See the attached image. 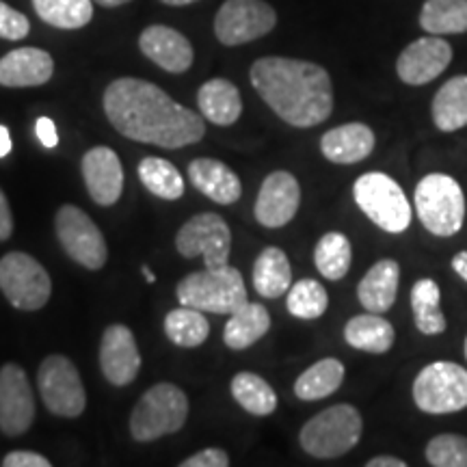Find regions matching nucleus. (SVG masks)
<instances>
[{
    "mask_svg": "<svg viewBox=\"0 0 467 467\" xmlns=\"http://www.w3.org/2000/svg\"><path fill=\"white\" fill-rule=\"evenodd\" d=\"M0 290L14 307L35 312L50 301L52 282L48 271L33 255L11 251L0 260Z\"/></svg>",
    "mask_w": 467,
    "mask_h": 467,
    "instance_id": "obj_8",
    "label": "nucleus"
},
{
    "mask_svg": "<svg viewBox=\"0 0 467 467\" xmlns=\"http://www.w3.org/2000/svg\"><path fill=\"white\" fill-rule=\"evenodd\" d=\"M100 366L107 381L117 388L130 385L137 379L141 370V353L126 325L107 327L100 344Z\"/></svg>",
    "mask_w": 467,
    "mask_h": 467,
    "instance_id": "obj_17",
    "label": "nucleus"
},
{
    "mask_svg": "<svg viewBox=\"0 0 467 467\" xmlns=\"http://www.w3.org/2000/svg\"><path fill=\"white\" fill-rule=\"evenodd\" d=\"M426 461L435 467H467V437L437 435L426 446Z\"/></svg>",
    "mask_w": 467,
    "mask_h": 467,
    "instance_id": "obj_38",
    "label": "nucleus"
},
{
    "mask_svg": "<svg viewBox=\"0 0 467 467\" xmlns=\"http://www.w3.org/2000/svg\"><path fill=\"white\" fill-rule=\"evenodd\" d=\"M165 334L178 347L195 348L208 340L210 323L202 309L182 306L165 317Z\"/></svg>",
    "mask_w": 467,
    "mask_h": 467,
    "instance_id": "obj_32",
    "label": "nucleus"
},
{
    "mask_svg": "<svg viewBox=\"0 0 467 467\" xmlns=\"http://www.w3.org/2000/svg\"><path fill=\"white\" fill-rule=\"evenodd\" d=\"M251 85L279 119L295 128L323 124L334 110L331 76L317 63L262 57L251 66Z\"/></svg>",
    "mask_w": 467,
    "mask_h": 467,
    "instance_id": "obj_2",
    "label": "nucleus"
},
{
    "mask_svg": "<svg viewBox=\"0 0 467 467\" xmlns=\"http://www.w3.org/2000/svg\"><path fill=\"white\" fill-rule=\"evenodd\" d=\"M14 232V217H11V208L3 189H0V243L7 241Z\"/></svg>",
    "mask_w": 467,
    "mask_h": 467,
    "instance_id": "obj_43",
    "label": "nucleus"
},
{
    "mask_svg": "<svg viewBox=\"0 0 467 467\" xmlns=\"http://www.w3.org/2000/svg\"><path fill=\"white\" fill-rule=\"evenodd\" d=\"M139 180L151 195L161 197V200L173 202L184 195V178L175 165L165 159H159V156H148V159L141 161Z\"/></svg>",
    "mask_w": 467,
    "mask_h": 467,
    "instance_id": "obj_35",
    "label": "nucleus"
},
{
    "mask_svg": "<svg viewBox=\"0 0 467 467\" xmlns=\"http://www.w3.org/2000/svg\"><path fill=\"white\" fill-rule=\"evenodd\" d=\"M350 260H353L350 241L340 232L325 234L314 249V262H317L318 273L329 282H337L347 275Z\"/></svg>",
    "mask_w": 467,
    "mask_h": 467,
    "instance_id": "obj_36",
    "label": "nucleus"
},
{
    "mask_svg": "<svg viewBox=\"0 0 467 467\" xmlns=\"http://www.w3.org/2000/svg\"><path fill=\"white\" fill-rule=\"evenodd\" d=\"M35 132H37V139L39 143L44 145V148H57L58 145V132H57V126L55 121L50 119V117H39L37 121H35Z\"/></svg>",
    "mask_w": 467,
    "mask_h": 467,
    "instance_id": "obj_42",
    "label": "nucleus"
},
{
    "mask_svg": "<svg viewBox=\"0 0 467 467\" xmlns=\"http://www.w3.org/2000/svg\"><path fill=\"white\" fill-rule=\"evenodd\" d=\"M452 268L461 279H465V282H467V251H461V254L454 255Z\"/></svg>",
    "mask_w": 467,
    "mask_h": 467,
    "instance_id": "obj_45",
    "label": "nucleus"
},
{
    "mask_svg": "<svg viewBox=\"0 0 467 467\" xmlns=\"http://www.w3.org/2000/svg\"><path fill=\"white\" fill-rule=\"evenodd\" d=\"M441 290L433 279H418L411 288V309L416 327L424 336H440L446 331V317L441 312Z\"/></svg>",
    "mask_w": 467,
    "mask_h": 467,
    "instance_id": "obj_29",
    "label": "nucleus"
},
{
    "mask_svg": "<svg viewBox=\"0 0 467 467\" xmlns=\"http://www.w3.org/2000/svg\"><path fill=\"white\" fill-rule=\"evenodd\" d=\"M189 418V399L173 383H156L141 396L130 416L134 441H156L178 433Z\"/></svg>",
    "mask_w": 467,
    "mask_h": 467,
    "instance_id": "obj_3",
    "label": "nucleus"
},
{
    "mask_svg": "<svg viewBox=\"0 0 467 467\" xmlns=\"http://www.w3.org/2000/svg\"><path fill=\"white\" fill-rule=\"evenodd\" d=\"M232 396L244 411L254 416H271L277 409L275 389L254 372H238L232 379Z\"/></svg>",
    "mask_w": 467,
    "mask_h": 467,
    "instance_id": "obj_33",
    "label": "nucleus"
},
{
    "mask_svg": "<svg viewBox=\"0 0 467 467\" xmlns=\"http://www.w3.org/2000/svg\"><path fill=\"white\" fill-rule=\"evenodd\" d=\"M143 275H145V279H148L150 284H154V282H156V275H154V273L150 271V266H143Z\"/></svg>",
    "mask_w": 467,
    "mask_h": 467,
    "instance_id": "obj_49",
    "label": "nucleus"
},
{
    "mask_svg": "<svg viewBox=\"0 0 467 467\" xmlns=\"http://www.w3.org/2000/svg\"><path fill=\"white\" fill-rule=\"evenodd\" d=\"M57 236L61 247L76 265L98 271L107 265L109 247L102 232L93 223L91 217L78 206H61L57 213Z\"/></svg>",
    "mask_w": 467,
    "mask_h": 467,
    "instance_id": "obj_11",
    "label": "nucleus"
},
{
    "mask_svg": "<svg viewBox=\"0 0 467 467\" xmlns=\"http://www.w3.org/2000/svg\"><path fill=\"white\" fill-rule=\"evenodd\" d=\"M139 48L151 63L169 74L189 72L195 61V50L182 33L171 26L151 25L139 37Z\"/></svg>",
    "mask_w": 467,
    "mask_h": 467,
    "instance_id": "obj_19",
    "label": "nucleus"
},
{
    "mask_svg": "<svg viewBox=\"0 0 467 467\" xmlns=\"http://www.w3.org/2000/svg\"><path fill=\"white\" fill-rule=\"evenodd\" d=\"M285 307L295 318L317 320L329 307V295L317 279H301V282L290 285Z\"/></svg>",
    "mask_w": 467,
    "mask_h": 467,
    "instance_id": "obj_37",
    "label": "nucleus"
},
{
    "mask_svg": "<svg viewBox=\"0 0 467 467\" xmlns=\"http://www.w3.org/2000/svg\"><path fill=\"white\" fill-rule=\"evenodd\" d=\"M254 285L265 299H277L285 295L292 285V268L288 255L279 247H266L254 262Z\"/></svg>",
    "mask_w": 467,
    "mask_h": 467,
    "instance_id": "obj_26",
    "label": "nucleus"
},
{
    "mask_svg": "<svg viewBox=\"0 0 467 467\" xmlns=\"http://www.w3.org/2000/svg\"><path fill=\"white\" fill-rule=\"evenodd\" d=\"M175 292L182 306L210 314H234L249 303L243 275L230 265L191 273L178 284Z\"/></svg>",
    "mask_w": 467,
    "mask_h": 467,
    "instance_id": "obj_4",
    "label": "nucleus"
},
{
    "mask_svg": "<svg viewBox=\"0 0 467 467\" xmlns=\"http://www.w3.org/2000/svg\"><path fill=\"white\" fill-rule=\"evenodd\" d=\"M413 400L424 413H454L467 407V370L454 361H433L413 381Z\"/></svg>",
    "mask_w": 467,
    "mask_h": 467,
    "instance_id": "obj_9",
    "label": "nucleus"
},
{
    "mask_svg": "<svg viewBox=\"0 0 467 467\" xmlns=\"http://www.w3.org/2000/svg\"><path fill=\"white\" fill-rule=\"evenodd\" d=\"M359 411L353 405H334L314 416L301 429L303 451L317 459H336L353 451L361 440Z\"/></svg>",
    "mask_w": 467,
    "mask_h": 467,
    "instance_id": "obj_6",
    "label": "nucleus"
},
{
    "mask_svg": "<svg viewBox=\"0 0 467 467\" xmlns=\"http://www.w3.org/2000/svg\"><path fill=\"white\" fill-rule=\"evenodd\" d=\"M197 107L208 121L217 126L236 124L243 113L241 91L227 78H213L197 91Z\"/></svg>",
    "mask_w": 467,
    "mask_h": 467,
    "instance_id": "obj_24",
    "label": "nucleus"
},
{
    "mask_svg": "<svg viewBox=\"0 0 467 467\" xmlns=\"http://www.w3.org/2000/svg\"><path fill=\"white\" fill-rule=\"evenodd\" d=\"M452 63V46L441 35H426L411 42L396 61V74L407 85H426Z\"/></svg>",
    "mask_w": 467,
    "mask_h": 467,
    "instance_id": "obj_15",
    "label": "nucleus"
},
{
    "mask_svg": "<svg viewBox=\"0 0 467 467\" xmlns=\"http://www.w3.org/2000/svg\"><path fill=\"white\" fill-rule=\"evenodd\" d=\"M353 195L361 213L385 232L400 234L411 223V206L405 191L389 175L381 171L359 175Z\"/></svg>",
    "mask_w": 467,
    "mask_h": 467,
    "instance_id": "obj_7",
    "label": "nucleus"
},
{
    "mask_svg": "<svg viewBox=\"0 0 467 467\" xmlns=\"http://www.w3.org/2000/svg\"><path fill=\"white\" fill-rule=\"evenodd\" d=\"M375 150V132L366 124H344L331 128L320 139V151L336 165H353L368 159Z\"/></svg>",
    "mask_w": 467,
    "mask_h": 467,
    "instance_id": "obj_21",
    "label": "nucleus"
},
{
    "mask_svg": "<svg viewBox=\"0 0 467 467\" xmlns=\"http://www.w3.org/2000/svg\"><path fill=\"white\" fill-rule=\"evenodd\" d=\"M420 26L429 35L467 33V0H426Z\"/></svg>",
    "mask_w": 467,
    "mask_h": 467,
    "instance_id": "obj_31",
    "label": "nucleus"
},
{
    "mask_svg": "<svg viewBox=\"0 0 467 467\" xmlns=\"http://www.w3.org/2000/svg\"><path fill=\"white\" fill-rule=\"evenodd\" d=\"M28 33H31L28 17L0 0V37L9 39V42H20Z\"/></svg>",
    "mask_w": 467,
    "mask_h": 467,
    "instance_id": "obj_39",
    "label": "nucleus"
},
{
    "mask_svg": "<svg viewBox=\"0 0 467 467\" xmlns=\"http://www.w3.org/2000/svg\"><path fill=\"white\" fill-rule=\"evenodd\" d=\"M11 134L5 126H0V159H5V156L11 154Z\"/></svg>",
    "mask_w": 467,
    "mask_h": 467,
    "instance_id": "obj_46",
    "label": "nucleus"
},
{
    "mask_svg": "<svg viewBox=\"0 0 467 467\" xmlns=\"http://www.w3.org/2000/svg\"><path fill=\"white\" fill-rule=\"evenodd\" d=\"M96 5H100V7H107V9H113V7H121V5H128L132 3V0H93Z\"/></svg>",
    "mask_w": 467,
    "mask_h": 467,
    "instance_id": "obj_47",
    "label": "nucleus"
},
{
    "mask_svg": "<svg viewBox=\"0 0 467 467\" xmlns=\"http://www.w3.org/2000/svg\"><path fill=\"white\" fill-rule=\"evenodd\" d=\"M301 203V186L288 171H273L266 175L255 202V219L268 230L288 225L295 219Z\"/></svg>",
    "mask_w": 467,
    "mask_h": 467,
    "instance_id": "obj_16",
    "label": "nucleus"
},
{
    "mask_svg": "<svg viewBox=\"0 0 467 467\" xmlns=\"http://www.w3.org/2000/svg\"><path fill=\"white\" fill-rule=\"evenodd\" d=\"M189 178L202 195L221 203V206H230V203L241 200V180L225 162L214 159H195L189 165Z\"/></svg>",
    "mask_w": 467,
    "mask_h": 467,
    "instance_id": "obj_22",
    "label": "nucleus"
},
{
    "mask_svg": "<svg viewBox=\"0 0 467 467\" xmlns=\"http://www.w3.org/2000/svg\"><path fill=\"white\" fill-rule=\"evenodd\" d=\"M465 359H467V337H465Z\"/></svg>",
    "mask_w": 467,
    "mask_h": 467,
    "instance_id": "obj_50",
    "label": "nucleus"
},
{
    "mask_svg": "<svg viewBox=\"0 0 467 467\" xmlns=\"http://www.w3.org/2000/svg\"><path fill=\"white\" fill-rule=\"evenodd\" d=\"M344 381V366L340 359L327 358L309 366L303 375L296 379L295 394L301 400H323L340 388Z\"/></svg>",
    "mask_w": 467,
    "mask_h": 467,
    "instance_id": "obj_30",
    "label": "nucleus"
},
{
    "mask_svg": "<svg viewBox=\"0 0 467 467\" xmlns=\"http://www.w3.org/2000/svg\"><path fill=\"white\" fill-rule=\"evenodd\" d=\"M416 213L435 236H454L465 221V195L459 182L446 173H429L418 182Z\"/></svg>",
    "mask_w": 467,
    "mask_h": 467,
    "instance_id": "obj_5",
    "label": "nucleus"
},
{
    "mask_svg": "<svg viewBox=\"0 0 467 467\" xmlns=\"http://www.w3.org/2000/svg\"><path fill=\"white\" fill-rule=\"evenodd\" d=\"M433 121L441 132L467 126V76H454L435 93Z\"/></svg>",
    "mask_w": 467,
    "mask_h": 467,
    "instance_id": "obj_28",
    "label": "nucleus"
},
{
    "mask_svg": "<svg viewBox=\"0 0 467 467\" xmlns=\"http://www.w3.org/2000/svg\"><path fill=\"white\" fill-rule=\"evenodd\" d=\"M400 266L396 260H379L358 285V299L368 312L385 314L392 309L399 295Z\"/></svg>",
    "mask_w": 467,
    "mask_h": 467,
    "instance_id": "obj_23",
    "label": "nucleus"
},
{
    "mask_svg": "<svg viewBox=\"0 0 467 467\" xmlns=\"http://www.w3.org/2000/svg\"><path fill=\"white\" fill-rule=\"evenodd\" d=\"M102 104L110 126L132 141L178 150L202 141L206 134L203 115L178 104L148 80H113L104 91Z\"/></svg>",
    "mask_w": 467,
    "mask_h": 467,
    "instance_id": "obj_1",
    "label": "nucleus"
},
{
    "mask_svg": "<svg viewBox=\"0 0 467 467\" xmlns=\"http://www.w3.org/2000/svg\"><path fill=\"white\" fill-rule=\"evenodd\" d=\"M182 258H197L202 255L206 268H223L230 262L232 232L223 217L214 213H202L186 221L175 236Z\"/></svg>",
    "mask_w": 467,
    "mask_h": 467,
    "instance_id": "obj_12",
    "label": "nucleus"
},
{
    "mask_svg": "<svg viewBox=\"0 0 467 467\" xmlns=\"http://www.w3.org/2000/svg\"><path fill=\"white\" fill-rule=\"evenodd\" d=\"M268 329H271V317L266 307L260 303H244L238 312L230 314L223 329V340L234 350H244L265 337Z\"/></svg>",
    "mask_w": 467,
    "mask_h": 467,
    "instance_id": "obj_27",
    "label": "nucleus"
},
{
    "mask_svg": "<svg viewBox=\"0 0 467 467\" xmlns=\"http://www.w3.org/2000/svg\"><path fill=\"white\" fill-rule=\"evenodd\" d=\"M87 192L98 206H113L124 191V167L119 156L107 145L91 148L80 162Z\"/></svg>",
    "mask_w": 467,
    "mask_h": 467,
    "instance_id": "obj_18",
    "label": "nucleus"
},
{
    "mask_svg": "<svg viewBox=\"0 0 467 467\" xmlns=\"http://www.w3.org/2000/svg\"><path fill=\"white\" fill-rule=\"evenodd\" d=\"M277 14L265 0H225L214 17V35L223 46H243L275 28Z\"/></svg>",
    "mask_w": 467,
    "mask_h": 467,
    "instance_id": "obj_13",
    "label": "nucleus"
},
{
    "mask_svg": "<svg viewBox=\"0 0 467 467\" xmlns=\"http://www.w3.org/2000/svg\"><path fill=\"white\" fill-rule=\"evenodd\" d=\"M5 467H50L52 463L44 454L31 451H14L3 459Z\"/></svg>",
    "mask_w": 467,
    "mask_h": 467,
    "instance_id": "obj_41",
    "label": "nucleus"
},
{
    "mask_svg": "<svg viewBox=\"0 0 467 467\" xmlns=\"http://www.w3.org/2000/svg\"><path fill=\"white\" fill-rule=\"evenodd\" d=\"M162 5H169V7H186V5L197 3V0H161Z\"/></svg>",
    "mask_w": 467,
    "mask_h": 467,
    "instance_id": "obj_48",
    "label": "nucleus"
},
{
    "mask_svg": "<svg viewBox=\"0 0 467 467\" xmlns=\"http://www.w3.org/2000/svg\"><path fill=\"white\" fill-rule=\"evenodd\" d=\"M230 465V454L221 448H206V451L192 454L184 459L180 467H227Z\"/></svg>",
    "mask_w": 467,
    "mask_h": 467,
    "instance_id": "obj_40",
    "label": "nucleus"
},
{
    "mask_svg": "<svg viewBox=\"0 0 467 467\" xmlns=\"http://www.w3.org/2000/svg\"><path fill=\"white\" fill-rule=\"evenodd\" d=\"M35 420V396L26 372L17 364L0 368V431L7 437H20Z\"/></svg>",
    "mask_w": 467,
    "mask_h": 467,
    "instance_id": "obj_14",
    "label": "nucleus"
},
{
    "mask_svg": "<svg viewBox=\"0 0 467 467\" xmlns=\"http://www.w3.org/2000/svg\"><path fill=\"white\" fill-rule=\"evenodd\" d=\"M55 74V61L42 48H16L0 58V85L11 89L46 85Z\"/></svg>",
    "mask_w": 467,
    "mask_h": 467,
    "instance_id": "obj_20",
    "label": "nucleus"
},
{
    "mask_svg": "<svg viewBox=\"0 0 467 467\" xmlns=\"http://www.w3.org/2000/svg\"><path fill=\"white\" fill-rule=\"evenodd\" d=\"M366 465L368 467H405L407 463H405V461L396 459V457H375V459L368 461Z\"/></svg>",
    "mask_w": 467,
    "mask_h": 467,
    "instance_id": "obj_44",
    "label": "nucleus"
},
{
    "mask_svg": "<svg viewBox=\"0 0 467 467\" xmlns=\"http://www.w3.org/2000/svg\"><path fill=\"white\" fill-rule=\"evenodd\" d=\"M37 388L50 413L58 418H78L87 407V394L74 361L66 355H48L37 372Z\"/></svg>",
    "mask_w": 467,
    "mask_h": 467,
    "instance_id": "obj_10",
    "label": "nucleus"
},
{
    "mask_svg": "<svg viewBox=\"0 0 467 467\" xmlns=\"http://www.w3.org/2000/svg\"><path fill=\"white\" fill-rule=\"evenodd\" d=\"M344 337L353 348L364 350V353L383 355L392 348L394 344V327L381 318V314H359L353 317L344 327Z\"/></svg>",
    "mask_w": 467,
    "mask_h": 467,
    "instance_id": "obj_25",
    "label": "nucleus"
},
{
    "mask_svg": "<svg viewBox=\"0 0 467 467\" xmlns=\"http://www.w3.org/2000/svg\"><path fill=\"white\" fill-rule=\"evenodd\" d=\"M33 9L46 25L74 31L91 22L93 0H33Z\"/></svg>",
    "mask_w": 467,
    "mask_h": 467,
    "instance_id": "obj_34",
    "label": "nucleus"
}]
</instances>
